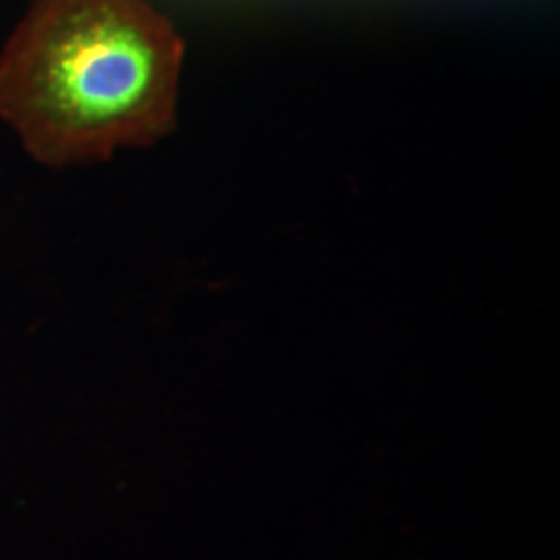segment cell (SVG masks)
<instances>
[{
	"mask_svg": "<svg viewBox=\"0 0 560 560\" xmlns=\"http://www.w3.org/2000/svg\"><path fill=\"white\" fill-rule=\"evenodd\" d=\"M182 55L145 0H30L0 52V117L50 166L151 145L174 128Z\"/></svg>",
	"mask_w": 560,
	"mask_h": 560,
	"instance_id": "cell-1",
	"label": "cell"
}]
</instances>
